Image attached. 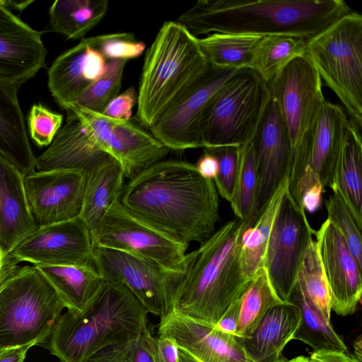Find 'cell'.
Instances as JSON below:
<instances>
[{"label":"cell","instance_id":"60d3db41","mask_svg":"<svg viewBox=\"0 0 362 362\" xmlns=\"http://www.w3.org/2000/svg\"><path fill=\"white\" fill-rule=\"evenodd\" d=\"M240 147L236 146H221L204 148L216 156L218 170L214 180L218 193L230 202L238 169Z\"/></svg>","mask_w":362,"mask_h":362},{"label":"cell","instance_id":"f35d334b","mask_svg":"<svg viewBox=\"0 0 362 362\" xmlns=\"http://www.w3.org/2000/svg\"><path fill=\"white\" fill-rule=\"evenodd\" d=\"M149 328L144 333L108 346L89 362H153L148 344Z\"/></svg>","mask_w":362,"mask_h":362},{"label":"cell","instance_id":"5b68a950","mask_svg":"<svg viewBox=\"0 0 362 362\" xmlns=\"http://www.w3.org/2000/svg\"><path fill=\"white\" fill-rule=\"evenodd\" d=\"M198 38L176 21L159 29L146 52L137 93L143 127L150 128L177 106L209 66Z\"/></svg>","mask_w":362,"mask_h":362},{"label":"cell","instance_id":"e575fe53","mask_svg":"<svg viewBox=\"0 0 362 362\" xmlns=\"http://www.w3.org/2000/svg\"><path fill=\"white\" fill-rule=\"evenodd\" d=\"M257 170L252 141L240 147L238 169L233 192L230 202L236 218L255 221V201L257 189Z\"/></svg>","mask_w":362,"mask_h":362},{"label":"cell","instance_id":"4316f807","mask_svg":"<svg viewBox=\"0 0 362 362\" xmlns=\"http://www.w3.org/2000/svg\"><path fill=\"white\" fill-rule=\"evenodd\" d=\"M35 266V265H34ZM67 311L80 313L94 298L104 280L94 266L37 265Z\"/></svg>","mask_w":362,"mask_h":362},{"label":"cell","instance_id":"d590c367","mask_svg":"<svg viewBox=\"0 0 362 362\" xmlns=\"http://www.w3.org/2000/svg\"><path fill=\"white\" fill-rule=\"evenodd\" d=\"M298 281L309 300L330 322L332 300L315 240L311 238L304 253Z\"/></svg>","mask_w":362,"mask_h":362},{"label":"cell","instance_id":"6da1fadb","mask_svg":"<svg viewBox=\"0 0 362 362\" xmlns=\"http://www.w3.org/2000/svg\"><path fill=\"white\" fill-rule=\"evenodd\" d=\"M119 202L136 218L188 245L204 243L219 220L214 181L182 160H162L145 168L124 185Z\"/></svg>","mask_w":362,"mask_h":362},{"label":"cell","instance_id":"7bdbcfd3","mask_svg":"<svg viewBox=\"0 0 362 362\" xmlns=\"http://www.w3.org/2000/svg\"><path fill=\"white\" fill-rule=\"evenodd\" d=\"M137 100L138 93L135 88L131 86L115 97L107 105L101 114L115 119H130L132 109L137 104Z\"/></svg>","mask_w":362,"mask_h":362},{"label":"cell","instance_id":"681fc988","mask_svg":"<svg viewBox=\"0 0 362 362\" xmlns=\"http://www.w3.org/2000/svg\"><path fill=\"white\" fill-rule=\"evenodd\" d=\"M37 342L0 349V362H23L28 350Z\"/></svg>","mask_w":362,"mask_h":362},{"label":"cell","instance_id":"bcb514c9","mask_svg":"<svg viewBox=\"0 0 362 362\" xmlns=\"http://www.w3.org/2000/svg\"><path fill=\"white\" fill-rule=\"evenodd\" d=\"M194 165L198 173L203 177L213 181L216 178L218 170L217 158L205 148Z\"/></svg>","mask_w":362,"mask_h":362},{"label":"cell","instance_id":"8992f818","mask_svg":"<svg viewBox=\"0 0 362 362\" xmlns=\"http://www.w3.org/2000/svg\"><path fill=\"white\" fill-rule=\"evenodd\" d=\"M64 308L35 266H19L0 288V349L45 343Z\"/></svg>","mask_w":362,"mask_h":362},{"label":"cell","instance_id":"277c9868","mask_svg":"<svg viewBox=\"0 0 362 362\" xmlns=\"http://www.w3.org/2000/svg\"><path fill=\"white\" fill-rule=\"evenodd\" d=\"M148 313L124 285L104 281L84 310L59 317L47 348L61 362H89L103 349L146 332Z\"/></svg>","mask_w":362,"mask_h":362},{"label":"cell","instance_id":"4fadbf2b","mask_svg":"<svg viewBox=\"0 0 362 362\" xmlns=\"http://www.w3.org/2000/svg\"><path fill=\"white\" fill-rule=\"evenodd\" d=\"M269 85L293 150L313 126L326 100L322 81L305 54L291 61Z\"/></svg>","mask_w":362,"mask_h":362},{"label":"cell","instance_id":"8d00e7d4","mask_svg":"<svg viewBox=\"0 0 362 362\" xmlns=\"http://www.w3.org/2000/svg\"><path fill=\"white\" fill-rule=\"evenodd\" d=\"M127 61H107L104 74L93 82L74 105L101 113L121 89Z\"/></svg>","mask_w":362,"mask_h":362},{"label":"cell","instance_id":"816d5d0a","mask_svg":"<svg viewBox=\"0 0 362 362\" xmlns=\"http://www.w3.org/2000/svg\"><path fill=\"white\" fill-rule=\"evenodd\" d=\"M33 1H2V4L4 6L8 8L11 6L18 11H22L27 8Z\"/></svg>","mask_w":362,"mask_h":362},{"label":"cell","instance_id":"ba28073f","mask_svg":"<svg viewBox=\"0 0 362 362\" xmlns=\"http://www.w3.org/2000/svg\"><path fill=\"white\" fill-rule=\"evenodd\" d=\"M306 55L344 110L362 127V16L351 11L307 43Z\"/></svg>","mask_w":362,"mask_h":362},{"label":"cell","instance_id":"f5cc1de1","mask_svg":"<svg viewBox=\"0 0 362 362\" xmlns=\"http://www.w3.org/2000/svg\"><path fill=\"white\" fill-rule=\"evenodd\" d=\"M179 362H202L186 350L178 346Z\"/></svg>","mask_w":362,"mask_h":362},{"label":"cell","instance_id":"f6af8a7d","mask_svg":"<svg viewBox=\"0 0 362 362\" xmlns=\"http://www.w3.org/2000/svg\"><path fill=\"white\" fill-rule=\"evenodd\" d=\"M240 308V298L233 302L214 327L223 332L236 335Z\"/></svg>","mask_w":362,"mask_h":362},{"label":"cell","instance_id":"db71d44e","mask_svg":"<svg viewBox=\"0 0 362 362\" xmlns=\"http://www.w3.org/2000/svg\"><path fill=\"white\" fill-rule=\"evenodd\" d=\"M354 357L359 361H362V337L359 335L354 342Z\"/></svg>","mask_w":362,"mask_h":362},{"label":"cell","instance_id":"7dc6e473","mask_svg":"<svg viewBox=\"0 0 362 362\" xmlns=\"http://www.w3.org/2000/svg\"><path fill=\"white\" fill-rule=\"evenodd\" d=\"M324 187L316 184L308 189L301 199V207L305 212L313 214L318 210L321 205Z\"/></svg>","mask_w":362,"mask_h":362},{"label":"cell","instance_id":"f546056e","mask_svg":"<svg viewBox=\"0 0 362 362\" xmlns=\"http://www.w3.org/2000/svg\"><path fill=\"white\" fill-rule=\"evenodd\" d=\"M107 0H57L49 9V30L67 40L83 39L105 17Z\"/></svg>","mask_w":362,"mask_h":362},{"label":"cell","instance_id":"30bf717a","mask_svg":"<svg viewBox=\"0 0 362 362\" xmlns=\"http://www.w3.org/2000/svg\"><path fill=\"white\" fill-rule=\"evenodd\" d=\"M93 264L103 280L127 287L148 313L162 317L173 307L185 273L165 269L148 259L121 250L95 246Z\"/></svg>","mask_w":362,"mask_h":362},{"label":"cell","instance_id":"8fae6325","mask_svg":"<svg viewBox=\"0 0 362 362\" xmlns=\"http://www.w3.org/2000/svg\"><path fill=\"white\" fill-rule=\"evenodd\" d=\"M93 247L121 250L152 260L167 269L185 273L189 245L180 243L114 204L90 232Z\"/></svg>","mask_w":362,"mask_h":362},{"label":"cell","instance_id":"1f68e13d","mask_svg":"<svg viewBox=\"0 0 362 362\" xmlns=\"http://www.w3.org/2000/svg\"><path fill=\"white\" fill-rule=\"evenodd\" d=\"M262 37L214 33L198 38L207 62L222 69H251L255 49Z\"/></svg>","mask_w":362,"mask_h":362},{"label":"cell","instance_id":"9f6ffc18","mask_svg":"<svg viewBox=\"0 0 362 362\" xmlns=\"http://www.w3.org/2000/svg\"><path fill=\"white\" fill-rule=\"evenodd\" d=\"M5 257H3L1 251L0 250V267L1 266Z\"/></svg>","mask_w":362,"mask_h":362},{"label":"cell","instance_id":"9a60e30c","mask_svg":"<svg viewBox=\"0 0 362 362\" xmlns=\"http://www.w3.org/2000/svg\"><path fill=\"white\" fill-rule=\"evenodd\" d=\"M93 247L90 233L78 216L37 227L9 255L35 266H94Z\"/></svg>","mask_w":362,"mask_h":362},{"label":"cell","instance_id":"b9f144b4","mask_svg":"<svg viewBox=\"0 0 362 362\" xmlns=\"http://www.w3.org/2000/svg\"><path fill=\"white\" fill-rule=\"evenodd\" d=\"M97 48L107 61L136 59L145 51L146 44L138 41L133 33H119L101 35Z\"/></svg>","mask_w":362,"mask_h":362},{"label":"cell","instance_id":"ab89813d","mask_svg":"<svg viewBox=\"0 0 362 362\" xmlns=\"http://www.w3.org/2000/svg\"><path fill=\"white\" fill-rule=\"evenodd\" d=\"M31 139L40 147L49 146L62 127L63 115L41 103L34 104L27 118Z\"/></svg>","mask_w":362,"mask_h":362},{"label":"cell","instance_id":"83f0119b","mask_svg":"<svg viewBox=\"0 0 362 362\" xmlns=\"http://www.w3.org/2000/svg\"><path fill=\"white\" fill-rule=\"evenodd\" d=\"M91 37L59 55L47 71L48 88L58 105L67 110L90 85L85 72V57Z\"/></svg>","mask_w":362,"mask_h":362},{"label":"cell","instance_id":"11a10c76","mask_svg":"<svg viewBox=\"0 0 362 362\" xmlns=\"http://www.w3.org/2000/svg\"><path fill=\"white\" fill-rule=\"evenodd\" d=\"M284 362H311V361L309 357L300 356L290 360H286Z\"/></svg>","mask_w":362,"mask_h":362},{"label":"cell","instance_id":"d6986e66","mask_svg":"<svg viewBox=\"0 0 362 362\" xmlns=\"http://www.w3.org/2000/svg\"><path fill=\"white\" fill-rule=\"evenodd\" d=\"M42 32L24 23L0 1V78L18 88L45 66Z\"/></svg>","mask_w":362,"mask_h":362},{"label":"cell","instance_id":"c3c4849f","mask_svg":"<svg viewBox=\"0 0 362 362\" xmlns=\"http://www.w3.org/2000/svg\"><path fill=\"white\" fill-rule=\"evenodd\" d=\"M309 358L311 362H359L346 352L334 350L313 351Z\"/></svg>","mask_w":362,"mask_h":362},{"label":"cell","instance_id":"74e56055","mask_svg":"<svg viewBox=\"0 0 362 362\" xmlns=\"http://www.w3.org/2000/svg\"><path fill=\"white\" fill-rule=\"evenodd\" d=\"M327 218L344 237L352 255L362 269V237L360 228L348 206L336 192L325 201Z\"/></svg>","mask_w":362,"mask_h":362},{"label":"cell","instance_id":"ffe728a7","mask_svg":"<svg viewBox=\"0 0 362 362\" xmlns=\"http://www.w3.org/2000/svg\"><path fill=\"white\" fill-rule=\"evenodd\" d=\"M158 335L202 362H247L243 339L199 323L172 309L160 318Z\"/></svg>","mask_w":362,"mask_h":362},{"label":"cell","instance_id":"7a4b0ae2","mask_svg":"<svg viewBox=\"0 0 362 362\" xmlns=\"http://www.w3.org/2000/svg\"><path fill=\"white\" fill-rule=\"evenodd\" d=\"M351 11L343 0H199L176 21L197 37L285 35L308 42Z\"/></svg>","mask_w":362,"mask_h":362},{"label":"cell","instance_id":"7c38bea8","mask_svg":"<svg viewBox=\"0 0 362 362\" xmlns=\"http://www.w3.org/2000/svg\"><path fill=\"white\" fill-rule=\"evenodd\" d=\"M313 231L305 211L287 189L273 226L264 266L276 295L284 303L289 302Z\"/></svg>","mask_w":362,"mask_h":362},{"label":"cell","instance_id":"d6a6232c","mask_svg":"<svg viewBox=\"0 0 362 362\" xmlns=\"http://www.w3.org/2000/svg\"><path fill=\"white\" fill-rule=\"evenodd\" d=\"M307 43L290 35L262 37L255 49L251 69L270 83L291 61L306 53Z\"/></svg>","mask_w":362,"mask_h":362},{"label":"cell","instance_id":"603a6c76","mask_svg":"<svg viewBox=\"0 0 362 362\" xmlns=\"http://www.w3.org/2000/svg\"><path fill=\"white\" fill-rule=\"evenodd\" d=\"M299 320V308L291 302L269 309L251 336L243 338L247 362H284L282 351Z\"/></svg>","mask_w":362,"mask_h":362},{"label":"cell","instance_id":"2e32d148","mask_svg":"<svg viewBox=\"0 0 362 362\" xmlns=\"http://www.w3.org/2000/svg\"><path fill=\"white\" fill-rule=\"evenodd\" d=\"M86 175L71 170H34L24 175L28 206L37 227L79 216Z\"/></svg>","mask_w":362,"mask_h":362},{"label":"cell","instance_id":"ee69618b","mask_svg":"<svg viewBox=\"0 0 362 362\" xmlns=\"http://www.w3.org/2000/svg\"><path fill=\"white\" fill-rule=\"evenodd\" d=\"M148 344L153 362H179L178 346L172 339L148 334Z\"/></svg>","mask_w":362,"mask_h":362},{"label":"cell","instance_id":"f907efd6","mask_svg":"<svg viewBox=\"0 0 362 362\" xmlns=\"http://www.w3.org/2000/svg\"><path fill=\"white\" fill-rule=\"evenodd\" d=\"M18 263L11 255L4 258L0 267V288L6 279L18 268Z\"/></svg>","mask_w":362,"mask_h":362},{"label":"cell","instance_id":"4dcf8cb0","mask_svg":"<svg viewBox=\"0 0 362 362\" xmlns=\"http://www.w3.org/2000/svg\"><path fill=\"white\" fill-rule=\"evenodd\" d=\"M289 302L298 306L300 320L293 339L299 340L317 350H334L346 352L347 347L337 334L330 322L327 321L309 300L297 281Z\"/></svg>","mask_w":362,"mask_h":362},{"label":"cell","instance_id":"e0dca14e","mask_svg":"<svg viewBox=\"0 0 362 362\" xmlns=\"http://www.w3.org/2000/svg\"><path fill=\"white\" fill-rule=\"evenodd\" d=\"M252 143L257 170V217L279 185L288 177L292 161L290 136L272 93Z\"/></svg>","mask_w":362,"mask_h":362},{"label":"cell","instance_id":"484cf974","mask_svg":"<svg viewBox=\"0 0 362 362\" xmlns=\"http://www.w3.org/2000/svg\"><path fill=\"white\" fill-rule=\"evenodd\" d=\"M124 173L121 164L110 156L86 175L83 204L79 217L90 233L110 207L119 202Z\"/></svg>","mask_w":362,"mask_h":362},{"label":"cell","instance_id":"d4e9b609","mask_svg":"<svg viewBox=\"0 0 362 362\" xmlns=\"http://www.w3.org/2000/svg\"><path fill=\"white\" fill-rule=\"evenodd\" d=\"M360 128L351 119L329 187L341 197L362 228V141Z\"/></svg>","mask_w":362,"mask_h":362},{"label":"cell","instance_id":"44dd1931","mask_svg":"<svg viewBox=\"0 0 362 362\" xmlns=\"http://www.w3.org/2000/svg\"><path fill=\"white\" fill-rule=\"evenodd\" d=\"M111 156L71 110L52 144L36 157L37 170H71L86 175Z\"/></svg>","mask_w":362,"mask_h":362},{"label":"cell","instance_id":"ac0fdd59","mask_svg":"<svg viewBox=\"0 0 362 362\" xmlns=\"http://www.w3.org/2000/svg\"><path fill=\"white\" fill-rule=\"evenodd\" d=\"M313 235L329 288L332 310L339 315H351L361 299L362 269L340 231L328 218Z\"/></svg>","mask_w":362,"mask_h":362},{"label":"cell","instance_id":"52a82bcc","mask_svg":"<svg viewBox=\"0 0 362 362\" xmlns=\"http://www.w3.org/2000/svg\"><path fill=\"white\" fill-rule=\"evenodd\" d=\"M271 97L269 83L252 69L236 71L214 95L204 115L203 148L251 142Z\"/></svg>","mask_w":362,"mask_h":362},{"label":"cell","instance_id":"836d02e7","mask_svg":"<svg viewBox=\"0 0 362 362\" xmlns=\"http://www.w3.org/2000/svg\"><path fill=\"white\" fill-rule=\"evenodd\" d=\"M284 303L276 295L266 267L259 268L240 297V308L236 335L241 338L251 336L269 309Z\"/></svg>","mask_w":362,"mask_h":362},{"label":"cell","instance_id":"f1b7e54d","mask_svg":"<svg viewBox=\"0 0 362 362\" xmlns=\"http://www.w3.org/2000/svg\"><path fill=\"white\" fill-rule=\"evenodd\" d=\"M288 188V177L279 185L254 223L241 235L240 258L243 272L249 278L264 266L273 226Z\"/></svg>","mask_w":362,"mask_h":362},{"label":"cell","instance_id":"7402d4cb","mask_svg":"<svg viewBox=\"0 0 362 362\" xmlns=\"http://www.w3.org/2000/svg\"><path fill=\"white\" fill-rule=\"evenodd\" d=\"M37 226L30 213L24 175L0 156V250L4 257Z\"/></svg>","mask_w":362,"mask_h":362},{"label":"cell","instance_id":"3957f363","mask_svg":"<svg viewBox=\"0 0 362 362\" xmlns=\"http://www.w3.org/2000/svg\"><path fill=\"white\" fill-rule=\"evenodd\" d=\"M254 221L235 218L216 230L189 254L187 270L173 308L192 320L214 327L250 285L243 269L240 237Z\"/></svg>","mask_w":362,"mask_h":362},{"label":"cell","instance_id":"5bb4252c","mask_svg":"<svg viewBox=\"0 0 362 362\" xmlns=\"http://www.w3.org/2000/svg\"><path fill=\"white\" fill-rule=\"evenodd\" d=\"M236 71L209 64L181 102L149 128L151 133L170 150L203 148L200 127L206 109Z\"/></svg>","mask_w":362,"mask_h":362},{"label":"cell","instance_id":"cb8c5ba5","mask_svg":"<svg viewBox=\"0 0 362 362\" xmlns=\"http://www.w3.org/2000/svg\"><path fill=\"white\" fill-rule=\"evenodd\" d=\"M18 89L0 78V156L25 175L36 170V157L18 103Z\"/></svg>","mask_w":362,"mask_h":362},{"label":"cell","instance_id":"9c48e42d","mask_svg":"<svg viewBox=\"0 0 362 362\" xmlns=\"http://www.w3.org/2000/svg\"><path fill=\"white\" fill-rule=\"evenodd\" d=\"M351 119L325 100L313 126L293 150L288 192L297 202L316 184L329 185Z\"/></svg>","mask_w":362,"mask_h":362}]
</instances>
